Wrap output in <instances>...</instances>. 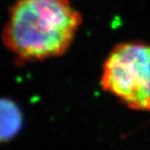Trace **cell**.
Wrapping results in <instances>:
<instances>
[{
    "label": "cell",
    "instance_id": "obj_2",
    "mask_svg": "<svg viewBox=\"0 0 150 150\" xmlns=\"http://www.w3.org/2000/svg\"><path fill=\"white\" fill-rule=\"evenodd\" d=\"M100 82L128 108L150 110V43L116 45L104 63Z\"/></svg>",
    "mask_w": 150,
    "mask_h": 150
},
{
    "label": "cell",
    "instance_id": "obj_3",
    "mask_svg": "<svg viewBox=\"0 0 150 150\" xmlns=\"http://www.w3.org/2000/svg\"><path fill=\"white\" fill-rule=\"evenodd\" d=\"M22 126V114L14 101L0 98V142H5L18 135Z\"/></svg>",
    "mask_w": 150,
    "mask_h": 150
},
{
    "label": "cell",
    "instance_id": "obj_1",
    "mask_svg": "<svg viewBox=\"0 0 150 150\" xmlns=\"http://www.w3.org/2000/svg\"><path fill=\"white\" fill-rule=\"evenodd\" d=\"M82 22L71 0H16L2 41L21 63L64 54Z\"/></svg>",
    "mask_w": 150,
    "mask_h": 150
}]
</instances>
